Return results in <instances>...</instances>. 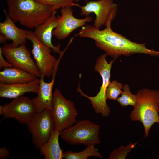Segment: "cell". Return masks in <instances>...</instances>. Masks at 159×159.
Listing matches in <instances>:
<instances>
[{
  "label": "cell",
  "instance_id": "6da1fadb",
  "mask_svg": "<svg viewBox=\"0 0 159 159\" xmlns=\"http://www.w3.org/2000/svg\"><path fill=\"white\" fill-rule=\"evenodd\" d=\"M77 35L92 39L97 47L115 60L122 55L129 56L137 54L159 56V51L147 48L145 43H139L131 41L113 31L111 26L100 30L86 24L82 27Z\"/></svg>",
  "mask_w": 159,
  "mask_h": 159
},
{
  "label": "cell",
  "instance_id": "7a4b0ae2",
  "mask_svg": "<svg viewBox=\"0 0 159 159\" xmlns=\"http://www.w3.org/2000/svg\"><path fill=\"white\" fill-rule=\"evenodd\" d=\"M6 3L7 13L12 20L29 29L43 23L54 11L37 0H7Z\"/></svg>",
  "mask_w": 159,
  "mask_h": 159
},
{
  "label": "cell",
  "instance_id": "3957f363",
  "mask_svg": "<svg viewBox=\"0 0 159 159\" xmlns=\"http://www.w3.org/2000/svg\"><path fill=\"white\" fill-rule=\"evenodd\" d=\"M136 95L137 102L130 114V117L132 121H139L142 123L146 138L149 136L152 126L155 123L159 124V91L144 88Z\"/></svg>",
  "mask_w": 159,
  "mask_h": 159
},
{
  "label": "cell",
  "instance_id": "277c9868",
  "mask_svg": "<svg viewBox=\"0 0 159 159\" xmlns=\"http://www.w3.org/2000/svg\"><path fill=\"white\" fill-rule=\"evenodd\" d=\"M107 55L105 53L101 54L96 62L95 70L98 72L102 77V84L100 90L95 96L90 97L84 93L82 90L79 84L77 91L81 95L90 101V102L95 112L101 114L104 117H108L110 113V107L107 104L106 91L110 82L111 70L112 64L115 60H110L108 62L106 59Z\"/></svg>",
  "mask_w": 159,
  "mask_h": 159
},
{
  "label": "cell",
  "instance_id": "5b68a950",
  "mask_svg": "<svg viewBox=\"0 0 159 159\" xmlns=\"http://www.w3.org/2000/svg\"><path fill=\"white\" fill-rule=\"evenodd\" d=\"M100 127L88 120H79L71 127L59 132L64 140L72 145L83 144L86 146L100 143Z\"/></svg>",
  "mask_w": 159,
  "mask_h": 159
},
{
  "label": "cell",
  "instance_id": "8992f818",
  "mask_svg": "<svg viewBox=\"0 0 159 159\" xmlns=\"http://www.w3.org/2000/svg\"><path fill=\"white\" fill-rule=\"evenodd\" d=\"M54 128L59 132L74 125L78 114L74 102L67 99L56 88L53 92V106L51 111Z\"/></svg>",
  "mask_w": 159,
  "mask_h": 159
},
{
  "label": "cell",
  "instance_id": "52a82bcc",
  "mask_svg": "<svg viewBox=\"0 0 159 159\" xmlns=\"http://www.w3.org/2000/svg\"><path fill=\"white\" fill-rule=\"evenodd\" d=\"M80 8V15L89 16L92 13L95 15L93 26L100 29L103 26L105 27L111 26L115 18L118 6L113 0H97L87 2L84 6L76 4Z\"/></svg>",
  "mask_w": 159,
  "mask_h": 159
},
{
  "label": "cell",
  "instance_id": "ba28073f",
  "mask_svg": "<svg viewBox=\"0 0 159 159\" xmlns=\"http://www.w3.org/2000/svg\"><path fill=\"white\" fill-rule=\"evenodd\" d=\"M26 125L31 135L32 143L36 149L39 150L47 141L54 129L51 111L46 109L37 112Z\"/></svg>",
  "mask_w": 159,
  "mask_h": 159
},
{
  "label": "cell",
  "instance_id": "9c48e42d",
  "mask_svg": "<svg viewBox=\"0 0 159 159\" xmlns=\"http://www.w3.org/2000/svg\"><path fill=\"white\" fill-rule=\"evenodd\" d=\"M27 38L32 44L31 53L41 73V77H50L52 75L54 69L59 62L64 52L60 54V57L57 60L51 54V49L38 39L33 32L29 31Z\"/></svg>",
  "mask_w": 159,
  "mask_h": 159
},
{
  "label": "cell",
  "instance_id": "30bf717a",
  "mask_svg": "<svg viewBox=\"0 0 159 159\" xmlns=\"http://www.w3.org/2000/svg\"><path fill=\"white\" fill-rule=\"evenodd\" d=\"M25 44L17 47L13 46L11 44H5L1 47L3 55L13 67L23 70L40 78L41 73Z\"/></svg>",
  "mask_w": 159,
  "mask_h": 159
},
{
  "label": "cell",
  "instance_id": "8fae6325",
  "mask_svg": "<svg viewBox=\"0 0 159 159\" xmlns=\"http://www.w3.org/2000/svg\"><path fill=\"white\" fill-rule=\"evenodd\" d=\"M0 107L3 119L13 118L21 124H27L37 112L33 99L23 96L14 99Z\"/></svg>",
  "mask_w": 159,
  "mask_h": 159
},
{
  "label": "cell",
  "instance_id": "7c38bea8",
  "mask_svg": "<svg viewBox=\"0 0 159 159\" xmlns=\"http://www.w3.org/2000/svg\"><path fill=\"white\" fill-rule=\"evenodd\" d=\"M72 8L65 7L61 8V16H57L58 25L53 30L52 35L58 40L66 39L77 29L92 21V18L89 16L81 19L76 18L74 16Z\"/></svg>",
  "mask_w": 159,
  "mask_h": 159
},
{
  "label": "cell",
  "instance_id": "4fadbf2b",
  "mask_svg": "<svg viewBox=\"0 0 159 159\" xmlns=\"http://www.w3.org/2000/svg\"><path fill=\"white\" fill-rule=\"evenodd\" d=\"M3 11L5 19L4 21L0 23V43L4 44L7 40L11 41V44L15 47L25 44L29 30L18 28L9 16L7 11L4 9Z\"/></svg>",
  "mask_w": 159,
  "mask_h": 159
},
{
  "label": "cell",
  "instance_id": "5bb4252c",
  "mask_svg": "<svg viewBox=\"0 0 159 159\" xmlns=\"http://www.w3.org/2000/svg\"><path fill=\"white\" fill-rule=\"evenodd\" d=\"M56 14V10H54L51 15L45 21L35 28L33 32L35 37L43 44L54 52L60 54L63 52L61 51L60 44L55 46L52 42L53 31L58 23Z\"/></svg>",
  "mask_w": 159,
  "mask_h": 159
},
{
  "label": "cell",
  "instance_id": "9a60e30c",
  "mask_svg": "<svg viewBox=\"0 0 159 159\" xmlns=\"http://www.w3.org/2000/svg\"><path fill=\"white\" fill-rule=\"evenodd\" d=\"M58 65L54 68L52 78L49 82H45L44 77L40 78L39 89L37 96L33 98L37 108V112L47 109L52 111L53 106V93L52 89Z\"/></svg>",
  "mask_w": 159,
  "mask_h": 159
},
{
  "label": "cell",
  "instance_id": "2e32d148",
  "mask_svg": "<svg viewBox=\"0 0 159 159\" xmlns=\"http://www.w3.org/2000/svg\"><path fill=\"white\" fill-rule=\"evenodd\" d=\"M40 79L37 78L27 82L7 84L0 82V97L14 99L28 92L37 94L38 92Z\"/></svg>",
  "mask_w": 159,
  "mask_h": 159
},
{
  "label": "cell",
  "instance_id": "e0dca14e",
  "mask_svg": "<svg viewBox=\"0 0 159 159\" xmlns=\"http://www.w3.org/2000/svg\"><path fill=\"white\" fill-rule=\"evenodd\" d=\"M37 78L29 73L13 67L3 69L0 71V82L5 84L27 82Z\"/></svg>",
  "mask_w": 159,
  "mask_h": 159
},
{
  "label": "cell",
  "instance_id": "ac0fdd59",
  "mask_svg": "<svg viewBox=\"0 0 159 159\" xmlns=\"http://www.w3.org/2000/svg\"><path fill=\"white\" fill-rule=\"evenodd\" d=\"M59 132L54 128L47 141L40 148V153L45 159H63V152L59 141Z\"/></svg>",
  "mask_w": 159,
  "mask_h": 159
},
{
  "label": "cell",
  "instance_id": "d6986e66",
  "mask_svg": "<svg viewBox=\"0 0 159 159\" xmlns=\"http://www.w3.org/2000/svg\"><path fill=\"white\" fill-rule=\"evenodd\" d=\"M93 156L102 158V157L98 149L95 145L87 146L84 150L77 152L70 151L63 152V159H87L89 157Z\"/></svg>",
  "mask_w": 159,
  "mask_h": 159
},
{
  "label": "cell",
  "instance_id": "ffe728a7",
  "mask_svg": "<svg viewBox=\"0 0 159 159\" xmlns=\"http://www.w3.org/2000/svg\"><path fill=\"white\" fill-rule=\"evenodd\" d=\"M123 92L117 101L122 107L131 105L134 107L137 101L136 94H133L130 92L128 84H124L122 87Z\"/></svg>",
  "mask_w": 159,
  "mask_h": 159
},
{
  "label": "cell",
  "instance_id": "44dd1931",
  "mask_svg": "<svg viewBox=\"0 0 159 159\" xmlns=\"http://www.w3.org/2000/svg\"><path fill=\"white\" fill-rule=\"evenodd\" d=\"M138 142L133 143L130 141L126 146H121L110 152L109 159H125L129 153L135 147Z\"/></svg>",
  "mask_w": 159,
  "mask_h": 159
},
{
  "label": "cell",
  "instance_id": "7402d4cb",
  "mask_svg": "<svg viewBox=\"0 0 159 159\" xmlns=\"http://www.w3.org/2000/svg\"><path fill=\"white\" fill-rule=\"evenodd\" d=\"M123 85L117 80L110 82L106 91L107 99L117 100L119 96L122 94L123 91Z\"/></svg>",
  "mask_w": 159,
  "mask_h": 159
},
{
  "label": "cell",
  "instance_id": "603a6c76",
  "mask_svg": "<svg viewBox=\"0 0 159 159\" xmlns=\"http://www.w3.org/2000/svg\"><path fill=\"white\" fill-rule=\"evenodd\" d=\"M46 5L51 6L53 10L65 7L75 6L74 0H37Z\"/></svg>",
  "mask_w": 159,
  "mask_h": 159
},
{
  "label": "cell",
  "instance_id": "cb8c5ba5",
  "mask_svg": "<svg viewBox=\"0 0 159 159\" xmlns=\"http://www.w3.org/2000/svg\"><path fill=\"white\" fill-rule=\"evenodd\" d=\"M1 49L0 47V68L4 69L12 67L11 64L4 59Z\"/></svg>",
  "mask_w": 159,
  "mask_h": 159
},
{
  "label": "cell",
  "instance_id": "d4e9b609",
  "mask_svg": "<svg viewBox=\"0 0 159 159\" xmlns=\"http://www.w3.org/2000/svg\"><path fill=\"white\" fill-rule=\"evenodd\" d=\"M10 154L9 150L6 147H4L0 148V159H5L7 158Z\"/></svg>",
  "mask_w": 159,
  "mask_h": 159
},
{
  "label": "cell",
  "instance_id": "484cf974",
  "mask_svg": "<svg viewBox=\"0 0 159 159\" xmlns=\"http://www.w3.org/2000/svg\"><path fill=\"white\" fill-rule=\"evenodd\" d=\"M74 0V1L76 2H79L80 1V0Z\"/></svg>",
  "mask_w": 159,
  "mask_h": 159
},
{
  "label": "cell",
  "instance_id": "4316f807",
  "mask_svg": "<svg viewBox=\"0 0 159 159\" xmlns=\"http://www.w3.org/2000/svg\"><path fill=\"white\" fill-rule=\"evenodd\" d=\"M158 115H159V105H158Z\"/></svg>",
  "mask_w": 159,
  "mask_h": 159
},
{
  "label": "cell",
  "instance_id": "83f0119b",
  "mask_svg": "<svg viewBox=\"0 0 159 159\" xmlns=\"http://www.w3.org/2000/svg\"><path fill=\"white\" fill-rule=\"evenodd\" d=\"M84 0L85 1H88L89 0Z\"/></svg>",
  "mask_w": 159,
  "mask_h": 159
}]
</instances>
